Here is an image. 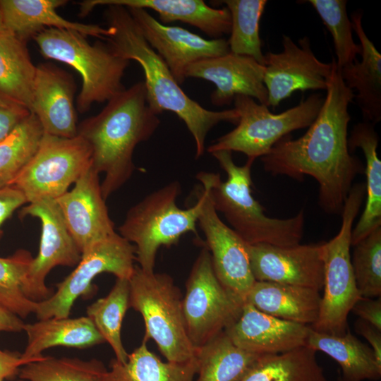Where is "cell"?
Here are the masks:
<instances>
[{
	"instance_id": "15",
	"label": "cell",
	"mask_w": 381,
	"mask_h": 381,
	"mask_svg": "<svg viewBox=\"0 0 381 381\" xmlns=\"http://www.w3.org/2000/svg\"><path fill=\"white\" fill-rule=\"evenodd\" d=\"M284 49L264 55V83L268 95V106L275 107L295 91L326 90L332 73V62H322L315 56L308 37L296 44L283 35Z\"/></svg>"
},
{
	"instance_id": "39",
	"label": "cell",
	"mask_w": 381,
	"mask_h": 381,
	"mask_svg": "<svg viewBox=\"0 0 381 381\" xmlns=\"http://www.w3.org/2000/svg\"><path fill=\"white\" fill-rule=\"evenodd\" d=\"M351 265L363 298L381 295V226L353 246Z\"/></svg>"
},
{
	"instance_id": "28",
	"label": "cell",
	"mask_w": 381,
	"mask_h": 381,
	"mask_svg": "<svg viewBox=\"0 0 381 381\" xmlns=\"http://www.w3.org/2000/svg\"><path fill=\"white\" fill-rule=\"evenodd\" d=\"M306 346L322 351L340 366L344 381H377L381 377V363L374 351L349 330L341 336L319 332L311 328Z\"/></svg>"
},
{
	"instance_id": "34",
	"label": "cell",
	"mask_w": 381,
	"mask_h": 381,
	"mask_svg": "<svg viewBox=\"0 0 381 381\" xmlns=\"http://www.w3.org/2000/svg\"><path fill=\"white\" fill-rule=\"evenodd\" d=\"M231 15V36L227 41L230 52L253 58L264 66V54L259 34L260 20L266 0L222 1Z\"/></svg>"
},
{
	"instance_id": "43",
	"label": "cell",
	"mask_w": 381,
	"mask_h": 381,
	"mask_svg": "<svg viewBox=\"0 0 381 381\" xmlns=\"http://www.w3.org/2000/svg\"><path fill=\"white\" fill-rule=\"evenodd\" d=\"M35 361L38 360H28L21 353L0 349V381L14 377L22 365Z\"/></svg>"
},
{
	"instance_id": "44",
	"label": "cell",
	"mask_w": 381,
	"mask_h": 381,
	"mask_svg": "<svg viewBox=\"0 0 381 381\" xmlns=\"http://www.w3.org/2000/svg\"><path fill=\"white\" fill-rule=\"evenodd\" d=\"M354 328L368 341L377 361L381 363V329L359 318L355 322Z\"/></svg>"
},
{
	"instance_id": "24",
	"label": "cell",
	"mask_w": 381,
	"mask_h": 381,
	"mask_svg": "<svg viewBox=\"0 0 381 381\" xmlns=\"http://www.w3.org/2000/svg\"><path fill=\"white\" fill-rule=\"evenodd\" d=\"M362 17V12H354L351 21L361 42L362 59L339 70L346 86L357 91L354 97L364 119L374 125L381 120V55L366 35Z\"/></svg>"
},
{
	"instance_id": "46",
	"label": "cell",
	"mask_w": 381,
	"mask_h": 381,
	"mask_svg": "<svg viewBox=\"0 0 381 381\" xmlns=\"http://www.w3.org/2000/svg\"><path fill=\"white\" fill-rule=\"evenodd\" d=\"M6 31V30L5 28V26H4L3 16H2V13H1V8H0V34Z\"/></svg>"
},
{
	"instance_id": "29",
	"label": "cell",
	"mask_w": 381,
	"mask_h": 381,
	"mask_svg": "<svg viewBox=\"0 0 381 381\" xmlns=\"http://www.w3.org/2000/svg\"><path fill=\"white\" fill-rule=\"evenodd\" d=\"M36 68L26 40L8 31L0 34V99L30 111Z\"/></svg>"
},
{
	"instance_id": "37",
	"label": "cell",
	"mask_w": 381,
	"mask_h": 381,
	"mask_svg": "<svg viewBox=\"0 0 381 381\" xmlns=\"http://www.w3.org/2000/svg\"><path fill=\"white\" fill-rule=\"evenodd\" d=\"M32 259L24 249L9 257H0V306L20 318H27L36 309L37 302L28 298L23 291Z\"/></svg>"
},
{
	"instance_id": "36",
	"label": "cell",
	"mask_w": 381,
	"mask_h": 381,
	"mask_svg": "<svg viewBox=\"0 0 381 381\" xmlns=\"http://www.w3.org/2000/svg\"><path fill=\"white\" fill-rule=\"evenodd\" d=\"M107 369L97 359L77 358H43L22 365L17 381H99Z\"/></svg>"
},
{
	"instance_id": "4",
	"label": "cell",
	"mask_w": 381,
	"mask_h": 381,
	"mask_svg": "<svg viewBox=\"0 0 381 381\" xmlns=\"http://www.w3.org/2000/svg\"><path fill=\"white\" fill-rule=\"evenodd\" d=\"M226 173L222 181L219 174L200 171L196 175L210 192L212 203L221 212L231 228L248 244L266 243L286 247L299 244L305 223L303 210L288 219L267 217L264 207L252 195L251 167L255 160L236 165L231 152L212 153Z\"/></svg>"
},
{
	"instance_id": "13",
	"label": "cell",
	"mask_w": 381,
	"mask_h": 381,
	"mask_svg": "<svg viewBox=\"0 0 381 381\" xmlns=\"http://www.w3.org/2000/svg\"><path fill=\"white\" fill-rule=\"evenodd\" d=\"M37 218L41 222V236L37 255L33 258L23 286L25 296L35 302L50 298L52 289L45 284V278L56 266L73 267L81 253L73 240L54 199H42L28 203L19 213Z\"/></svg>"
},
{
	"instance_id": "47",
	"label": "cell",
	"mask_w": 381,
	"mask_h": 381,
	"mask_svg": "<svg viewBox=\"0 0 381 381\" xmlns=\"http://www.w3.org/2000/svg\"><path fill=\"white\" fill-rule=\"evenodd\" d=\"M337 381H344V380L342 379L341 376L339 375V376L338 377Z\"/></svg>"
},
{
	"instance_id": "32",
	"label": "cell",
	"mask_w": 381,
	"mask_h": 381,
	"mask_svg": "<svg viewBox=\"0 0 381 381\" xmlns=\"http://www.w3.org/2000/svg\"><path fill=\"white\" fill-rule=\"evenodd\" d=\"M315 353L305 346L263 355L241 381H328Z\"/></svg>"
},
{
	"instance_id": "30",
	"label": "cell",
	"mask_w": 381,
	"mask_h": 381,
	"mask_svg": "<svg viewBox=\"0 0 381 381\" xmlns=\"http://www.w3.org/2000/svg\"><path fill=\"white\" fill-rule=\"evenodd\" d=\"M197 371L195 357L184 363L163 362L143 341L128 353L126 363L111 360L110 370L102 374L99 381H194Z\"/></svg>"
},
{
	"instance_id": "16",
	"label": "cell",
	"mask_w": 381,
	"mask_h": 381,
	"mask_svg": "<svg viewBox=\"0 0 381 381\" xmlns=\"http://www.w3.org/2000/svg\"><path fill=\"white\" fill-rule=\"evenodd\" d=\"M126 8L179 85L186 78L188 67L193 63L230 52L228 42L223 38L206 40L186 29L162 24L146 9Z\"/></svg>"
},
{
	"instance_id": "17",
	"label": "cell",
	"mask_w": 381,
	"mask_h": 381,
	"mask_svg": "<svg viewBox=\"0 0 381 381\" xmlns=\"http://www.w3.org/2000/svg\"><path fill=\"white\" fill-rule=\"evenodd\" d=\"M247 248L255 281L303 286L318 291L322 289V243L286 247L248 244Z\"/></svg>"
},
{
	"instance_id": "5",
	"label": "cell",
	"mask_w": 381,
	"mask_h": 381,
	"mask_svg": "<svg viewBox=\"0 0 381 381\" xmlns=\"http://www.w3.org/2000/svg\"><path fill=\"white\" fill-rule=\"evenodd\" d=\"M41 54L73 68L82 79L77 109L87 111L95 103L108 102L125 89L122 78L130 61L116 54L107 43L90 44L73 30L47 28L33 37Z\"/></svg>"
},
{
	"instance_id": "35",
	"label": "cell",
	"mask_w": 381,
	"mask_h": 381,
	"mask_svg": "<svg viewBox=\"0 0 381 381\" xmlns=\"http://www.w3.org/2000/svg\"><path fill=\"white\" fill-rule=\"evenodd\" d=\"M43 129L30 114L0 142V188L11 186L37 150Z\"/></svg>"
},
{
	"instance_id": "9",
	"label": "cell",
	"mask_w": 381,
	"mask_h": 381,
	"mask_svg": "<svg viewBox=\"0 0 381 381\" xmlns=\"http://www.w3.org/2000/svg\"><path fill=\"white\" fill-rule=\"evenodd\" d=\"M323 102L320 95H312L291 109L273 114L253 98L236 95L234 99V109L239 115L236 127L215 140L207 151L240 152L253 160L262 157L291 132L310 126Z\"/></svg>"
},
{
	"instance_id": "27",
	"label": "cell",
	"mask_w": 381,
	"mask_h": 381,
	"mask_svg": "<svg viewBox=\"0 0 381 381\" xmlns=\"http://www.w3.org/2000/svg\"><path fill=\"white\" fill-rule=\"evenodd\" d=\"M378 140L373 124L368 121L355 125L348 138L350 152L361 148L363 152L366 176L365 205L357 224L352 229L351 246L381 226V161L377 152Z\"/></svg>"
},
{
	"instance_id": "42",
	"label": "cell",
	"mask_w": 381,
	"mask_h": 381,
	"mask_svg": "<svg viewBox=\"0 0 381 381\" xmlns=\"http://www.w3.org/2000/svg\"><path fill=\"white\" fill-rule=\"evenodd\" d=\"M351 311L359 319L381 329V298H362L352 308Z\"/></svg>"
},
{
	"instance_id": "14",
	"label": "cell",
	"mask_w": 381,
	"mask_h": 381,
	"mask_svg": "<svg viewBox=\"0 0 381 381\" xmlns=\"http://www.w3.org/2000/svg\"><path fill=\"white\" fill-rule=\"evenodd\" d=\"M198 195L202 200L198 224L204 234L214 272L222 285L246 303L255 280L253 275L248 243L219 217L202 186Z\"/></svg>"
},
{
	"instance_id": "23",
	"label": "cell",
	"mask_w": 381,
	"mask_h": 381,
	"mask_svg": "<svg viewBox=\"0 0 381 381\" xmlns=\"http://www.w3.org/2000/svg\"><path fill=\"white\" fill-rule=\"evenodd\" d=\"M109 5L150 8L159 14L162 24L174 21L186 23L214 39L231 32L229 9L210 7L202 0H86L79 4V14L85 16L96 6Z\"/></svg>"
},
{
	"instance_id": "33",
	"label": "cell",
	"mask_w": 381,
	"mask_h": 381,
	"mask_svg": "<svg viewBox=\"0 0 381 381\" xmlns=\"http://www.w3.org/2000/svg\"><path fill=\"white\" fill-rule=\"evenodd\" d=\"M130 308L129 279L116 278L105 297L99 298L87 308V316L113 349L116 360L124 363L128 353L121 340V326L125 314Z\"/></svg>"
},
{
	"instance_id": "26",
	"label": "cell",
	"mask_w": 381,
	"mask_h": 381,
	"mask_svg": "<svg viewBox=\"0 0 381 381\" xmlns=\"http://www.w3.org/2000/svg\"><path fill=\"white\" fill-rule=\"evenodd\" d=\"M28 343L21 356L28 360H40L42 353L51 347L66 346L83 349L105 342L91 319L52 318L25 324Z\"/></svg>"
},
{
	"instance_id": "7",
	"label": "cell",
	"mask_w": 381,
	"mask_h": 381,
	"mask_svg": "<svg viewBox=\"0 0 381 381\" xmlns=\"http://www.w3.org/2000/svg\"><path fill=\"white\" fill-rule=\"evenodd\" d=\"M130 307L144 320L143 341L153 339L167 361L184 363L195 357L186 328L183 298L167 274L147 272L135 265L129 279Z\"/></svg>"
},
{
	"instance_id": "25",
	"label": "cell",
	"mask_w": 381,
	"mask_h": 381,
	"mask_svg": "<svg viewBox=\"0 0 381 381\" xmlns=\"http://www.w3.org/2000/svg\"><path fill=\"white\" fill-rule=\"evenodd\" d=\"M320 291L303 286L255 281L246 303L274 317L310 327L320 310Z\"/></svg>"
},
{
	"instance_id": "20",
	"label": "cell",
	"mask_w": 381,
	"mask_h": 381,
	"mask_svg": "<svg viewBox=\"0 0 381 381\" xmlns=\"http://www.w3.org/2000/svg\"><path fill=\"white\" fill-rule=\"evenodd\" d=\"M310 330V326L274 317L245 303L239 318L224 332L238 347L268 355L306 346Z\"/></svg>"
},
{
	"instance_id": "8",
	"label": "cell",
	"mask_w": 381,
	"mask_h": 381,
	"mask_svg": "<svg viewBox=\"0 0 381 381\" xmlns=\"http://www.w3.org/2000/svg\"><path fill=\"white\" fill-rule=\"evenodd\" d=\"M365 195L364 183L353 184L341 212L338 234L322 243L324 262L323 296L319 315L311 326L315 331L336 336L344 335L347 318L353 306L363 297L357 287L350 255L353 222Z\"/></svg>"
},
{
	"instance_id": "31",
	"label": "cell",
	"mask_w": 381,
	"mask_h": 381,
	"mask_svg": "<svg viewBox=\"0 0 381 381\" xmlns=\"http://www.w3.org/2000/svg\"><path fill=\"white\" fill-rule=\"evenodd\" d=\"M262 356L238 347L224 331L197 348L196 381H241Z\"/></svg>"
},
{
	"instance_id": "18",
	"label": "cell",
	"mask_w": 381,
	"mask_h": 381,
	"mask_svg": "<svg viewBox=\"0 0 381 381\" xmlns=\"http://www.w3.org/2000/svg\"><path fill=\"white\" fill-rule=\"evenodd\" d=\"M99 174L91 165L71 190L55 199L81 254L116 233L102 195Z\"/></svg>"
},
{
	"instance_id": "12",
	"label": "cell",
	"mask_w": 381,
	"mask_h": 381,
	"mask_svg": "<svg viewBox=\"0 0 381 381\" xmlns=\"http://www.w3.org/2000/svg\"><path fill=\"white\" fill-rule=\"evenodd\" d=\"M135 246L115 233L81 254L75 269L62 282L47 300L37 302V320L68 318L74 302L80 296L94 293L92 282L101 273H111L116 278L130 279L135 265Z\"/></svg>"
},
{
	"instance_id": "6",
	"label": "cell",
	"mask_w": 381,
	"mask_h": 381,
	"mask_svg": "<svg viewBox=\"0 0 381 381\" xmlns=\"http://www.w3.org/2000/svg\"><path fill=\"white\" fill-rule=\"evenodd\" d=\"M181 192L180 183L174 181L150 193L128 210L119 227V235L135 246V260L145 272H154L161 246L176 244L188 232L198 238L202 200L198 195L193 206L181 209L176 205Z\"/></svg>"
},
{
	"instance_id": "22",
	"label": "cell",
	"mask_w": 381,
	"mask_h": 381,
	"mask_svg": "<svg viewBox=\"0 0 381 381\" xmlns=\"http://www.w3.org/2000/svg\"><path fill=\"white\" fill-rule=\"evenodd\" d=\"M65 0H0V8L6 31L28 40L47 28L73 30L87 37L106 40L113 34L110 26L68 20L56 11Z\"/></svg>"
},
{
	"instance_id": "45",
	"label": "cell",
	"mask_w": 381,
	"mask_h": 381,
	"mask_svg": "<svg viewBox=\"0 0 381 381\" xmlns=\"http://www.w3.org/2000/svg\"><path fill=\"white\" fill-rule=\"evenodd\" d=\"M24 326L20 317L0 306V332H20Z\"/></svg>"
},
{
	"instance_id": "40",
	"label": "cell",
	"mask_w": 381,
	"mask_h": 381,
	"mask_svg": "<svg viewBox=\"0 0 381 381\" xmlns=\"http://www.w3.org/2000/svg\"><path fill=\"white\" fill-rule=\"evenodd\" d=\"M30 111L26 108L0 99V142L23 121Z\"/></svg>"
},
{
	"instance_id": "21",
	"label": "cell",
	"mask_w": 381,
	"mask_h": 381,
	"mask_svg": "<svg viewBox=\"0 0 381 381\" xmlns=\"http://www.w3.org/2000/svg\"><path fill=\"white\" fill-rule=\"evenodd\" d=\"M74 93L68 73L48 63L37 66L30 112L44 133L62 138L78 135Z\"/></svg>"
},
{
	"instance_id": "11",
	"label": "cell",
	"mask_w": 381,
	"mask_h": 381,
	"mask_svg": "<svg viewBox=\"0 0 381 381\" xmlns=\"http://www.w3.org/2000/svg\"><path fill=\"white\" fill-rule=\"evenodd\" d=\"M186 285L183 310L189 338L197 349L234 323L245 303L219 282L205 246L197 257Z\"/></svg>"
},
{
	"instance_id": "2",
	"label": "cell",
	"mask_w": 381,
	"mask_h": 381,
	"mask_svg": "<svg viewBox=\"0 0 381 381\" xmlns=\"http://www.w3.org/2000/svg\"><path fill=\"white\" fill-rule=\"evenodd\" d=\"M107 102L99 114L78 126V135L90 148L92 167L104 174L101 188L105 200L131 178L136 146L150 138L160 123L159 114L147 103L144 81Z\"/></svg>"
},
{
	"instance_id": "19",
	"label": "cell",
	"mask_w": 381,
	"mask_h": 381,
	"mask_svg": "<svg viewBox=\"0 0 381 381\" xmlns=\"http://www.w3.org/2000/svg\"><path fill=\"white\" fill-rule=\"evenodd\" d=\"M265 66L253 58L231 52L198 61L189 66L186 77L201 78L215 85L210 96L217 107L228 105L236 95L256 99L268 107V95L264 83Z\"/></svg>"
},
{
	"instance_id": "3",
	"label": "cell",
	"mask_w": 381,
	"mask_h": 381,
	"mask_svg": "<svg viewBox=\"0 0 381 381\" xmlns=\"http://www.w3.org/2000/svg\"><path fill=\"white\" fill-rule=\"evenodd\" d=\"M113 34L106 40L111 49L126 60L136 61L145 74L149 106L158 114L170 111L186 124L195 145V158L202 157L209 131L220 122L237 124L239 115L235 109L211 111L190 98L175 80L163 59L150 46L128 10L122 6L109 5L105 11Z\"/></svg>"
},
{
	"instance_id": "38",
	"label": "cell",
	"mask_w": 381,
	"mask_h": 381,
	"mask_svg": "<svg viewBox=\"0 0 381 381\" xmlns=\"http://www.w3.org/2000/svg\"><path fill=\"white\" fill-rule=\"evenodd\" d=\"M332 35L339 68L351 64L361 52L353 39L352 24L346 12V0H308Z\"/></svg>"
},
{
	"instance_id": "10",
	"label": "cell",
	"mask_w": 381,
	"mask_h": 381,
	"mask_svg": "<svg viewBox=\"0 0 381 381\" xmlns=\"http://www.w3.org/2000/svg\"><path fill=\"white\" fill-rule=\"evenodd\" d=\"M92 165L91 150L80 136L43 134L37 151L12 183L28 203L56 199Z\"/></svg>"
},
{
	"instance_id": "1",
	"label": "cell",
	"mask_w": 381,
	"mask_h": 381,
	"mask_svg": "<svg viewBox=\"0 0 381 381\" xmlns=\"http://www.w3.org/2000/svg\"><path fill=\"white\" fill-rule=\"evenodd\" d=\"M332 65L326 97L305 134L296 139L284 136L260 158L272 175L298 181L305 175L314 178L319 184L320 206L337 214H341L353 181L364 172V166L348 146V107L355 95L343 81L334 58Z\"/></svg>"
},
{
	"instance_id": "41",
	"label": "cell",
	"mask_w": 381,
	"mask_h": 381,
	"mask_svg": "<svg viewBox=\"0 0 381 381\" xmlns=\"http://www.w3.org/2000/svg\"><path fill=\"white\" fill-rule=\"evenodd\" d=\"M28 203L23 194L13 186L0 188V240L4 222L19 207Z\"/></svg>"
}]
</instances>
